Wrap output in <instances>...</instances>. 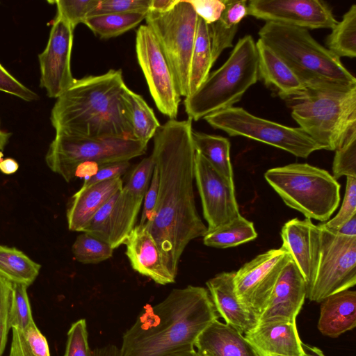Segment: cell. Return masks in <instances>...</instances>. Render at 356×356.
<instances>
[{"mask_svg": "<svg viewBox=\"0 0 356 356\" xmlns=\"http://www.w3.org/2000/svg\"><path fill=\"white\" fill-rule=\"evenodd\" d=\"M193 131L191 119H170L153 137L151 156L158 172L159 193L154 214L143 226L175 277L188 244L207 232L195 206Z\"/></svg>", "mask_w": 356, "mask_h": 356, "instance_id": "1", "label": "cell"}, {"mask_svg": "<svg viewBox=\"0 0 356 356\" xmlns=\"http://www.w3.org/2000/svg\"><path fill=\"white\" fill-rule=\"evenodd\" d=\"M207 289H173L159 303L145 307L122 337L118 356H168L193 350L200 333L218 319Z\"/></svg>", "mask_w": 356, "mask_h": 356, "instance_id": "2", "label": "cell"}, {"mask_svg": "<svg viewBox=\"0 0 356 356\" xmlns=\"http://www.w3.org/2000/svg\"><path fill=\"white\" fill-rule=\"evenodd\" d=\"M121 70L75 79L57 98L50 120L56 133L88 138H133Z\"/></svg>", "mask_w": 356, "mask_h": 356, "instance_id": "3", "label": "cell"}, {"mask_svg": "<svg viewBox=\"0 0 356 356\" xmlns=\"http://www.w3.org/2000/svg\"><path fill=\"white\" fill-rule=\"evenodd\" d=\"M258 34L306 88L356 86L355 77L340 58L318 43L307 29L266 22Z\"/></svg>", "mask_w": 356, "mask_h": 356, "instance_id": "4", "label": "cell"}, {"mask_svg": "<svg viewBox=\"0 0 356 356\" xmlns=\"http://www.w3.org/2000/svg\"><path fill=\"white\" fill-rule=\"evenodd\" d=\"M287 101L293 119L321 149L334 151L356 129V86L306 88Z\"/></svg>", "mask_w": 356, "mask_h": 356, "instance_id": "5", "label": "cell"}, {"mask_svg": "<svg viewBox=\"0 0 356 356\" xmlns=\"http://www.w3.org/2000/svg\"><path fill=\"white\" fill-rule=\"evenodd\" d=\"M259 80L256 42L250 35L240 38L229 58L209 73L198 89L184 101L188 119L197 121L230 108Z\"/></svg>", "mask_w": 356, "mask_h": 356, "instance_id": "6", "label": "cell"}, {"mask_svg": "<svg viewBox=\"0 0 356 356\" xmlns=\"http://www.w3.org/2000/svg\"><path fill=\"white\" fill-rule=\"evenodd\" d=\"M264 177L288 207L305 218L326 221L339 206L340 184L323 169L291 163L268 170Z\"/></svg>", "mask_w": 356, "mask_h": 356, "instance_id": "7", "label": "cell"}, {"mask_svg": "<svg viewBox=\"0 0 356 356\" xmlns=\"http://www.w3.org/2000/svg\"><path fill=\"white\" fill-rule=\"evenodd\" d=\"M147 147V144L134 138H88L56 133L45 161L51 171L69 182L81 164L92 163L99 166L129 161L144 154Z\"/></svg>", "mask_w": 356, "mask_h": 356, "instance_id": "8", "label": "cell"}, {"mask_svg": "<svg viewBox=\"0 0 356 356\" xmlns=\"http://www.w3.org/2000/svg\"><path fill=\"white\" fill-rule=\"evenodd\" d=\"M145 21L168 60L180 96L188 97L198 16L187 0H179L166 12L149 10Z\"/></svg>", "mask_w": 356, "mask_h": 356, "instance_id": "9", "label": "cell"}, {"mask_svg": "<svg viewBox=\"0 0 356 356\" xmlns=\"http://www.w3.org/2000/svg\"><path fill=\"white\" fill-rule=\"evenodd\" d=\"M213 128L230 136H243L307 158L321 148L301 128L290 127L250 113L241 107L232 106L204 118Z\"/></svg>", "mask_w": 356, "mask_h": 356, "instance_id": "10", "label": "cell"}, {"mask_svg": "<svg viewBox=\"0 0 356 356\" xmlns=\"http://www.w3.org/2000/svg\"><path fill=\"white\" fill-rule=\"evenodd\" d=\"M321 245L318 265L307 298L321 302L356 284V236L333 232L318 225Z\"/></svg>", "mask_w": 356, "mask_h": 356, "instance_id": "11", "label": "cell"}, {"mask_svg": "<svg viewBox=\"0 0 356 356\" xmlns=\"http://www.w3.org/2000/svg\"><path fill=\"white\" fill-rule=\"evenodd\" d=\"M282 245L257 255L234 273L235 292L241 305L257 321L266 308L280 275L291 259Z\"/></svg>", "mask_w": 356, "mask_h": 356, "instance_id": "12", "label": "cell"}, {"mask_svg": "<svg viewBox=\"0 0 356 356\" xmlns=\"http://www.w3.org/2000/svg\"><path fill=\"white\" fill-rule=\"evenodd\" d=\"M136 52L156 108L170 120H176L181 96L168 60L146 24L136 31Z\"/></svg>", "mask_w": 356, "mask_h": 356, "instance_id": "13", "label": "cell"}, {"mask_svg": "<svg viewBox=\"0 0 356 356\" xmlns=\"http://www.w3.org/2000/svg\"><path fill=\"white\" fill-rule=\"evenodd\" d=\"M194 179L200 196L207 231L225 225L241 216L234 182L220 174L195 151Z\"/></svg>", "mask_w": 356, "mask_h": 356, "instance_id": "14", "label": "cell"}, {"mask_svg": "<svg viewBox=\"0 0 356 356\" xmlns=\"http://www.w3.org/2000/svg\"><path fill=\"white\" fill-rule=\"evenodd\" d=\"M248 15L305 29H332L338 22L331 8L319 0H250Z\"/></svg>", "mask_w": 356, "mask_h": 356, "instance_id": "15", "label": "cell"}, {"mask_svg": "<svg viewBox=\"0 0 356 356\" xmlns=\"http://www.w3.org/2000/svg\"><path fill=\"white\" fill-rule=\"evenodd\" d=\"M73 31L67 22L56 15L47 47L38 55L40 85L49 97L57 99L75 81L70 65Z\"/></svg>", "mask_w": 356, "mask_h": 356, "instance_id": "16", "label": "cell"}, {"mask_svg": "<svg viewBox=\"0 0 356 356\" xmlns=\"http://www.w3.org/2000/svg\"><path fill=\"white\" fill-rule=\"evenodd\" d=\"M143 198L122 186L97 211L82 232L105 241L113 249L118 248L136 226Z\"/></svg>", "mask_w": 356, "mask_h": 356, "instance_id": "17", "label": "cell"}, {"mask_svg": "<svg viewBox=\"0 0 356 356\" xmlns=\"http://www.w3.org/2000/svg\"><path fill=\"white\" fill-rule=\"evenodd\" d=\"M280 234L282 245L288 250L305 279L307 296L314 283L319 261L321 229L309 218H293L283 225Z\"/></svg>", "mask_w": 356, "mask_h": 356, "instance_id": "18", "label": "cell"}, {"mask_svg": "<svg viewBox=\"0 0 356 356\" xmlns=\"http://www.w3.org/2000/svg\"><path fill=\"white\" fill-rule=\"evenodd\" d=\"M306 298L305 279L291 259L282 269L257 324L270 321H296Z\"/></svg>", "mask_w": 356, "mask_h": 356, "instance_id": "19", "label": "cell"}, {"mask_svg": "<svg viewBox=\"0 0 356 356\" xmlns=\"http://www.w3.org/2000/svg\"><path fill=\"white\" fill-rule=\"evenodd\" d=\"M124 245L126 255L135 271L159 284L175 282L176 277L167 267L161 252L145 226L136 225Z\"/></svg>", "mask_w": 356, "mask_h": 356, "instance_id": "20", "label": "cell"}, {"mask_svg": "<svg viewBox=\"0 0 356 356\" xmlns=\"http://www.w3.org/2000/svg\"><path fill=\"white\" fill-rule=\"evenodd\" d=\"M244 336L258 353L284 356L305 354L296 321L257 323Z\"/></svg>", "mask_w": 356, "mask_h": 356, "instance_id": "21", "label": "cell"}, {"mask_svg": "<svg viewBox=\"0 0 356 356\" xmlns=\"http://www.w3.org/2000/svg\"><path fill=\"white\" fill-rule=\"evenodd\" d=\"M118 177L97 184L81 186L71 197L66 212L68 229L83 232L97 211L122 188Z\"/></svg>", "mask_w": 356, "mask_h": 356, "instance_id": "22", "label": "cell"}, {"mask_svg": "<svg viewBox=\"0 0 356 356\" xmlns=\"http://www.w3.org/2000/svg\"><path fill=\"white\" fill-rule=\"evenodd\" d=\"M234 273L233 271L220 273L209 280L206 284L214 307L225 323L245 334L255 326L257 321L237 298Z\"/></svg>", "mask_w": 356, "mask_h": 356, "instance_id": "23", "label": "cell"}, {"mask_svg": "<svg viewBox=\"0 0 356 356\" xmlns=\"http://www.w3.org/2000/svg\"><path fill=\"white\" fill-rule=\"evenodd\" d=\"M195 346L202 356H259L243 334L218 319L200 333Z\"/></svg>", "mask_w": 356, "mask_h": 356, "instance_id": "24", "label": "cell"}, {"mask_svg": "<svg viewBox=\"0 0 356 356\" xmlns=\"http://www.w3.org/2000/svg\"><path fill=\"white\" fill-rule=\"evenodd\" d=\"M259 79L282 99L300 94L306 86L289 66L261 40L256 42Z\"/></svg>", "mask_w": 356, "mask_h": 356, "instance_id": "25", "label": "cell"}, {"mask_svg": "<svg viewBox=\"0 0 356 356\" xmlns=\"http://www.w3.org/2000/svg\"><path fill=\"white\" fill-rule=\"evenodd\" d=\"M355 326V291H342L321 302L317 327L323 335L337 338Z\"/></svg>", "mask_w": 356, "mask_h": 356, "instance_id": "26", "label": "cell"}, {"mask_svg": "<svg viewBox=\"0 0 356 356\" xmlns=\"http://www.w3.org/2000/svg\"><path fill=\"white\" fill-rule=\"evenodd\" d=\"M225 3L219 19L208 25L213 63L225 49L233 47L238 24L248 15V1L225 0Z\"/></svg>", "mask_w": 356, "mask_h": 356, "instance_id": "27", "label": "cell"}, {"mask_svg": "<svg viewBox=\"0 0 356 356\" xmlns=\"http://www.w3.org/2000/svg\"><path fill=\"white\" fill-rule=\"evenodd\" d=\"M123 99L133 138L147 145L161 127L159 120L143 97L129 88Z\"/></svg>", "mask_w": 356, "mask_h": 356, "instance_id": "28", "label": "cell"}, {"mask_svg": "<svg viewBox=\"0 0 356 356\" xmlns=\"http://www.w3.org/2000/svg\"><path fill=\"white\" fill-rule=\"evenodd\" d=\"M213 64L209 26L202 19L198 17L195 39L190 63L188 96L195 92L206 80Z\"/></svg>", "mask_w": 356, "mask_h": 356, "instance_id": "29", "label": "cell"}, {"mask_svg": "<svg viewBox=\"0 0 356 356\" xmlns=\"http://www.w3.org/2000/svg\"><path fill=\"white\" fill-rule=\"evenodd\" d=\"M193 141L195 151L224 177L234 182L230 161V142L225 137L193 131Z\"/></svg>", "mask_w": 356, "mask_h": 356, "instance_id": "30", "label": "cell"}, {"mask_svg": "<svg viewBox=\"0 0 356 356\" xmlns=\"http://www.w3.org/2000/svg\"><path fill=\"white\" fill-rule=\"evenodd\" d=\"M40 269V265L22 251L0 245V277L29 286L38 277Z\"/></svg>", "mask_w": 356, "mask_h": 356, "instance_id": "31", "label": "cell"}, {"mask_svg": "<svg viewBox=\"0 0 356 356\" xmlns=\"http://www.w3.org/2000/svg\"><path fill=\"white\" fill-rule=\"evenodd\" d=\"M257 237L252 222L240 216L225 225L207 231L203 236V242L207 246L224 249L249 242Z\"/></svg>", "mask_w": 356, "mask_h": 356, "instance_id": "32", "label": "cell"}, {"mask_svg": "<svg viewBox=\"0 0 356 356\" xmlns=\"http://www.w3.org/2000/svg\"><path fill=\"white\" fill-rule=\"evenodd\" d=\"M147 13H111L87 17L83 24L102 39H110L122 35L135 28Z\"/></svg>", "mask_w": 356, "mask_h": 356, "instance_id": "33", "label": "cell"}, {"mask_svg": "<svg viewBox=\"0 0 356 356\" xmlns=\"http://www.w3.org/2000/svg\"><path fill=\"white\" fill-rule=\"evenodd\" d=\"M326 48L339 58L356 56V5L353 4L325 38Z\"/></svg>", "mask_w": 356, "mask_h": 356, "instance_id": "34", "label": "cell"}, {"mask_svg": "<svg viewBox=\"0 0 356 356\" xmlns=\"http://www.w3.org/2000/svg\"><path fill=\"white\" fill-rule=\"evenodd\" d=\"M9 356H51L46 337L33 322L24 330L12 328Z\"/></svg>", "mask_w": 356, "mask_h": 356, "instance_id": "35", "label": "cell"}, {"mask_svg": "<svg viewBox=\"0 0 356 356\" xmlns=\"http://www.w3.org/2000/svg\"><path fill=\"white\" fill-rule=\"evenodd\" d=\"M114 249L105 241L86 232L79 234L72 247L74 257L85 264H97L110 259Z\"/></svg>", "mask_w": 356, "mask_h": 356, "instance_id": "36", "label": "cell"}, {"mask_svg": "<svg viewBox=\"0 0 356 356\" xmlns=\"http://www.w3.org/2000/svg\"><path fill=\"white\" fill-rule=\"evenodd\" d=\"M27 286L13 283V296L9 316L10 328L24 330L34 322L27 293Z\"/></svg>", "mask_w": 356, "mask_h": 356, "instance_id": "37", "label": "cell"}, {"mask_svg": "<svg viewBox=\"0 0 356 356\" xmlns=\"http://www.w3.org/2000/svg\"><path fill=\"white\" fill-rule=\"evenodd\" d=\"M334 151L332 164L334 178L337 179L342 176L356 177V129Z\"/></svg>", "mask_w": 356, "mask_h": 356, "instance_id": "38", "label": "cell"}, {"mask_svg": "<svg viewBox=\"0 0 356 356\" xmlns=\"http://www.w3.org/2000/svg\"><path fill=\"white\" fill-rule=\"evenodd\" d=\"M100 0H56V15L65 19L73 29L83 23L89 14L97 7Z\"/></svg>", "mask_w": 356, "mask_h": 356, "instance_id": "39", "label": "cell"}, {"mask_svg": "<svg viewBox=\"0 0 356 356\" xmlns=\"http://www.w3.org/2000/svg\"><path fill=\"white\" fill-rule=\"evenodd\" d=\"M355 215H356V177H346V192L339 211L332 219L322 225L327 230L336 232Z\"/></svg>", "mask_w": 356, "mask_h": 356, "instance_id": "40", "label": "cell"}, {"mask_svg": "<svg viewBox=\"0 0 356 356\" xmlns=\"http://www.w3.org/2000/svg\"><path fill=\"white\" fill-rule=\"evenodd\" d=\"M64 356H93L89 348L85 319H80L72 324L67 332Z\"/></svg>", "mask_w": 356, "mask_h": 356, "instance_id": "41", "label": "cell"}, {"mask_svg": "<svg viewBox=\"0 0 356 356\" xmlns=\"http://www.w3.org/2000/svg\"><path fill=\"white\" fill-rule=\"evenodd\" d=\"M151 0H100L88 17L111 13H147Z\"/></svg>", "mask_w": 356, "mask_h": 356, "instance_id": "42", "label": "cell"}, {"mask_svg": "<svg viewBox=\"0 0 356 356\" xmlns=\"http://www.w3.org/2000/svg\"><path fill=\"white\" fill-rule=\"evenodd\" d=\"M154 166L151 155L144 158L133 169L124 187L135 195L144 197L151 181Z\"/></svg>", "mask_w": 356, "mask_h": 356, "instance_id": "43", "label": "cell"}, {"mask_svg": "<svg viewBox=\"0 0 356 356\" xmlns=\"http://www.w3.org/2000/svg\"><path fill=\"white\" fill-rule=\"evenodd\" d=\"M13 296V283L0 277V354L5 349L8 332L9 316Z\"/></svg>", "mask_w": 356, "mask_h": 356, "instance_id": "44", "label": "cell"}, {"mask_svg": "<svg viewBox=\"0 0 356 356\" xmlns=\"http://www.w3.org/2000/svg\"><path fill=\"white\" fill-rule=\"evenodd\" d=\"M0 91L16 96L24 101L39 99L38 94L15 79L0 63Z\"/></svg>", "mask_w": 356, "mask_h": 356, "instance_id": "45", "label": "cell"}, {"mask_svg": "<svg viewBox=\"0 0 356 356\" xmlns=\"http://www.w3.org/2000/svg\"><path fill=\"white\" fill-rule=\"evenodd\" d=\"M197 15L208 25L219 19L225 9V0H187Z\"/></svg>", "mask_w": 356, "mask_h": 356, "instance_id": "46", "label": "cell"}, {"mask_svg": "<svg viewBox=\"0 0 356 356\" xmlns=\"http://www.w3.org/2000/svg\"><path fill=\"white\" fill-rule=\"evenodd\" d=\"M129 161H121L99 165L96 172L85 178L83 186H88L118 177H121L130 167Z\"/></svg>", "mask_w": 356, "mask_h": 356, "instance_id": "47", "label": "cell"}, {"mask_svg": "<svg viewBox=\"0 0 356 356\" xmlns=\"http://www.w3.org/2000/svg\"><path fill=\"white\" fill-rule=\"evenodd\" d=\"M158 193L159 176L157 170L154 166L151 181L143 198V207L139 225H146L153 217L156 207Z\"/></svg>", "mask_w": 356, "mask_h": 356, "instance_id": "48", "label": "cell"}, {"mask_svg": "<svg viewBox=\"0 0 356 356\" xmlns=\"http://www.w3.org/2000/svg\"><path fill=\"white\" fill-rule=\"evenodd\" d=\"M178 1L179 0H151L149 10L164 13L171 9Z\"/></svg>", "mask_w": 356, "mask_h": 356, "instance_id": "49", "label": "cell"}, {"mask_svg": "<svg viewBox=\"0 0 356 356\" xmlns=\"http://www.w3.org/2000/svg\"><path fill=\"white\" fill-rule=\"evenodd\" d=\"M333 232L348 236H356V215Z\"/></svg>", "mask_w": 356, "mask_h": 356, "instance_id": "50", "label": "cell"}, {"mask_svg": "<svg viewBox=\"0 0 356 356\" xmlns=\"http://www.w3.org/2000/svg\"><path fill=\"white\" fill-rule=\"evenodd\" d=\"M17 162L11 158H7L0 161V170L6 175H11L18 170Z\"/></svg>", "mask_w": 356, "mask_h": 356, "instance_id": "51", "label": "cell"}, {"mask_svg": "<svg viewBox=\"0 0 356 356\" xmlns=\"http://www.w3.org/2000/svg\"><path fill=\"white\" fill-rule=\"evenodd\" d=\"M93 356H118V349L113 346H106L92 352Z\"/></svg>", "mask_w": 356, "mask_h": 356, "instance_id": "52", "label": "cell"}, {"mask_svg": "<svg viewBox=\"0 0 356 356\" xmlns=\"http://www.w3.org/2000/svg\"><path fill=\"white\" fill-rule=\"evenodd\" d=\"M302 345L305 351L303 356H325L323 352L317 347L310 346L304 343Z\"/></svg>", "mask_w": 356, "mask_h": 356, "instance_id": "53", "label": "cell"}, {"mask_svg": "<svg viewBox=\"0 0 356 356\" xmlns=\"http://www.w3.org/2000/svg\"><path fill=\"white\" fill-rule=\"evenodd\" d=\"M168 356H202L200 354L197 353V351H195V349L190 350H184V351H179L177 352L172 354H170Z\"/></svg>", "mask_w": 356, "mask_h": 356, "instance_id": "54", "label": "cell"}, {"mask_svg": "<svg viewBox=\"0 0 356 356\" xmlns=\"http://www.w3.org/2000/svg\"><path fill=\"white\" fill-rule=\"evenodd\" d=\"M10 136V133H6L0 130V150L3 149L8 142Z\"/></svg>", "mask_w": 356, "mask_h": 356, "instance_id": "55", "label": "cell"}, {"mask_svg": "<svg viewBox=\"0 0 356 356\" xmlns=\"http://www.w3.org/2000/svg\"><path fill=\"white\" fill-rule=\"evenodd\" d=\"M259 356H272L270 355H268V354H262V353H258Z\"/></svg>", "mask_w": 356, "mask_h": 356, "instance_id": "56", "label": "cell"}, {"mask_svg": "<svg viewBox=\"0 0 356 356\" xmlns=\"http://www.w3.org/2000/svg\"><path fill=\"white\" fill-rule=\"evenodd\" d=\"M272 355V356H284V355Z\"/></svg>", "mask_w": 356, "mask_h": 356, "instance_id": "57", "label": "cell"}, {"mask_svg": "<svg viewBox=\"0 0 356 356\" xmlns=\"http://www.w3.org/2000/svg\"><path fill=\"white\" fill-rule=\"evenodd\" d=\"M0 356H1V355L0 354Z\"/></svg>", "mask_w": 356, "mask_h": 356, "instance_id": "58", "label": "cell"}]
</instances>
